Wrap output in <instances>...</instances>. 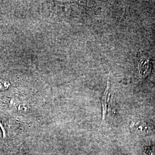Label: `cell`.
<instances>
[{
  "label": "cell",
  "instance_id": "6da1fadb",
  "mask_svg": "<svg viewBox=\"0 0 155 155\" xmlns=\"http://www.w3.org/2000/svg\"><path fill=\"white\" fill-rule=\"evenodd\" d=\"M133 129L140 134H150L155 133V125L145 120L138 121L133 123L132 127Z\"/></svg>",
  "mask_w": 155,
  "mask_h": 155
},
{
  "label": "cell",
  "instance_id": "5b68a950",
  "mask_svg": "<svg viewBox=\"0 0 155 155\" xmlns=\"http://www.w3.org/2000/svg\"><path fill=\"white\" fill-rule=\"evenodd\" d=\"M119 155H128L127 154H125V153H120Z\"/></svg>",
  "mask_w": 155,
  "mask_h": 155
},
{
  "label": "cell",
  "instance_id": "277c9868",
  "mask_svg": "<svg viewBox=\"0 0 155 155\" xmlns=\"http://www.w3.org/2000/svg\"><path fill=\"white\" fill-rule=\"evenodd\" d=\"M8 86H9V83L0 79V90H1L2 89H7Z\"/></svg>",
  "mask_w": 155,
  "mask_h": 155
},
{
  "label": "cell",
  "instance_id": "3957f363",
  "mask_svg": "<svg viewBox=\"0 0 155 155\" xmlns=\"http://www.w3.org/2000/svg\"><path fill=\"white\" fill-rule=\"evenodd\" d=\"M150 61L148 60H141L139 65V73L140 75L145 77L150 72L151 67H150Z\"/></svg>",
  "mask_w": 155,
  "mask_h": 155
},
{
  "label": "cell",
  "instance_id": "7a4b0ae2",
  "mask_svg": "<svg viewBox=\"0 0 155 155\" xmlns=\"http://www.w3.org/2000/svg\"><path fill=\"white\" fill-rule=\"evenodd\" d=\"M110 77H108L107 86L105 91L102 97V123H104L105 121L106 116L109 114V113L110 110Z\"/></svg>",
  "mask_w": 155,
  "mask_h": 155
}]
</instances>
